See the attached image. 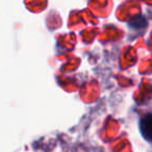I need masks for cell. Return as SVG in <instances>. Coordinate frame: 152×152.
I'll use <instances>...</instances> for the list:
<instances>
[{"mask_svg":"<svg viewBox=\"0 0 152 152\" xmlns=\"http://www.w3.org/2000/svg\"><path fill=\"white\" fill-rule=\"evenodd\" d=\"M141 134L146 141L152 142V113H148L142 117L139 123Z\"/></svg>","mask_w":152,"mask_h":152,"instance_id":"cell-1","label":"cell"}]
</instances>
